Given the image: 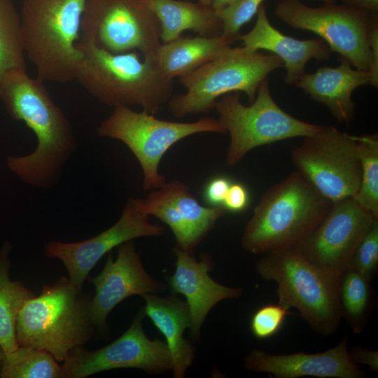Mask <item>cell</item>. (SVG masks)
I'll list each match as a JSON object with an SVG mask.
<instances>
[{
  "label": "cell",
  "instance_id": "d6a6232c",
  "mask_svg": "<svg viewBox=\"0 0 378 378\" xmlns=\"http://www.w3.org/2000/svg\"><path fill=\"white\" fill-rule=\"evenodd\" d=\"M232 182L223 176L212 178L206 184L203 190V198L211 206L223 205Z\"/></svg>",
  "mask_w": 378,
  "mask_h": 378
},
{
  "label": "cell",
  "instance_id": "484cf974",
  "mask_svg": "<svg viewBox=\"0 0 378 378\" xmlns=\"http://www.w3.org/2000/svg\"><path fill=\"white\" fill-rule=\"evenodd\" d=\"M370 279L352 268L342 275L339 295L342 311L353 331L360 333L368 321L372 300Z\"/></svg>",
  "mask_w": 378,
  "mask_h": 378
},
{
  "label": "cell",
  "instance_id": "ab89813d",
  "mask_svg": "<svg viewBox=\"0 0 378 378\" xmlns=\"http://www.w3.org/2000/svg\"><path fill=\"white\" fill-rule=\"evenodd\" d=\"M199 2L206 5H211L212 0H198Z\"/></svg>",
  "mask_w": 378,
  "mask_h": 378
},
{
  "label": "cell",
  "instance_id": "7a4b0ae2",
  "mask_svg": "<svg viewBox=\"0 0 378 378\" xmlns=\"http://www.w3.org/2000/svg\"><path fill=\"white\" fill-rule=\"evenodd\" d=\"M78 46L82 59L75 80L102 104L139 106L155 115L172 97L174 80L163 74L156 57L138 51L112 53L83 39Z\"/></svg>",
  "mask_w": 378,
  "mask_h": 378
},
{
  "label": "cell",
  "instance_id": "9a60e30c",
  "mask_svg": "<svg viewBox=\"0 0 378 378\" xmlns=\"http://www.w3.org/2000/svg\"><path fill=\"white\" fill-rule=\"evenodd\" d=\"M164 227L151 223L139 208V200L130 197L118 220L94 237L76 242L50 241L44 247L46 256L59 259L65 266L69 279L82 290L85 280L98 261L121 244L140 237L163 234Z\"/></svg>",
  "mask_w": 378,
  "mask_h": 378
},
{
  "label": "cell",
  "instance_id": "ffe728a7",
  "mask_svg": "<svg viewBox=\"0 0 378 378\" xmlns=\"http://www.w3.org/2000/svg\"><path fill=\"white\" fill-rule=\"evenodd\" d=\"M256 15L253 27L246 34H240L238 40L250 50H265L278 56L286 70V84H295L305 74V66L310 59H330L332 52L322 39L300 40L274 27L268 19L265 4L260 6Z\"/></svg>",
  "mask_w": 378,
  "mask_h": 378
},
{
  "label": "cell",
  "instance_id": "8992f818",
  "mask_svg": "<svg viewBox=\"0 0 378 378\" xmlns=\"http://www.w3.org/2000/svg\"><path fill=\"white\" fill-rule=\"evenodd\" d=\"M255 270L263 280L276 283L278 303L297 309L315 332L330 336L337 330L342 274L313 264L298 248L264 255Z\"/></svg>",
  "mask_w": 378,
  "mask_h": 378
},
{
  "label": "cell",
  "instance_id": "8d00e7d4",
  "mask_svg": "<svg viewBox=\"0 0 378 378\" xmlns=\"http://www.w3.org/2000/svg\"><path fill=\"white\" fill-rule=\"evenodd\" d=\"M342 4L358 7L372 13H378V0H340Z\"/></svg>",
  "mask_w": 378,
  "mask_h": 378
},
{
  "label": "cell",
  "instance_id": "4dcf8cb0",
  "mask_svg": "<svg viewBox=\"0 0 378 378\" xmlns=\"http://www.w3.org/2000/svg\"><path fill=\"white\" fill-rule=\"evenodd\" d=\"M289 314L288 309L279 303L262 306L251 316V332L258 339L271 337L281 329Z\"/></svg>",
  "mask_w": 378,
  "mask_h": 378
},
{
  "label": "cell",
  "instance_id": "74e56055",
  "mask_svg": "<svg viewBox=\"0 0 378 378\" xmlns=\"http://www.w3.org/2000/svg\"><path fill=\"white\" fill-rule=\"evenodd\" d=\"M234 1L235 0H212L211 5L217 11H218L225 8Z\"/></svg>",
  "mask_w": 378,
  "mask_h": 378
},
{
  "label": "cell",
  "instance_id": "30bf717a",
  "mask_svg": "<svg viewBox=\"0 0 378 378\" xmlns=\"http://www.w3.org/2000/svg\"><path fill=\"white\" fill-rule=\"evenodd\" d=\"M274 13L289 27L319 36L332 52L355 69L370 70L372 56L368 30L378 13L335 1L312 7L300 0H280Z\"/></svg>",
  "mask_w": 378,
  "mask_h": 378
},
{
  "label": "cell",
  "instance_id": "3957f363",
  "mask_svg": "<svg viewBox=\"0 0 378 378\" xmlns=\"http://www.w3.org/2000/svg\"><path fill=\"white\" fill-rule=\"evenodd\" d=\"M332 204L296 170L262 195L244 227L241 246L262 255L298 248Z\"/></svg>",
  "mask_w": 378,
  "mask_h": 378
},
{
  "label": "cell",
  "instance_id": "44dd1931",
  "mask_svg": "<svg viewBox=\"0 0 378 378\" xmlns=\"http://www.w3.org/2000/svg\"><path fill=\"white\" fill-rule=\"evenodd\" d=\"M339 60L338 66L321 67L312 74H304L295 85L311 99L326 106L339 122L348 123L355 116L353 92L370 84L371 78L368 71L352 68L344 59Z\"/></svg>",
  "mask_w": 378,
  "mask_h": 378
},
{
  "label": "cell",
  "instance_id": "7402d4cb",
  "mask_svg": "<svg viewBox=\"0 0 378 378\" xmlns=\"http://www.w3.org/2000/svg\"><path fill=\"white\" fill-rule=\"evenodd\" d=\"M144 312L161 332L168 346L172 360L173 377L183 378L195 358V346L184 337L190 328V314L186 301L170 295L160 297L146 294Z\"/></svg>",
  "mask_w": 378,
  "mask_h": 378
},
{
  "label": "cell",
  "instance_id": "f35d334b",
  "mask_svg": "<svg viewBox=\"0 0 378 378\" xmlns=\"http://www.w3.org/2000/svg\"><path fill=\"white\" fill-rule=\"evenodd\" d=\"M5 351L3 349V347L1 346V345L0 344V372H1V364H2V361H3V358L4 357V355H5Z\"/></svg>",
  "mask_w": 378,
  "mask_h": 378
},
{
  "label": "cell",
  "instance_id": "e0dca14e",
  "mask_svg": "<svg viewBox=\"0 0 378 378\" xmlns=\"http://www.w3.org/2000/svg\"><path fill=\"white\" fill-rule=\"evenodd\" d=\"M114 260L109 253L102 272L90 277L95 293L90 301V316L99 331L107 330L106 319L115 307L134 295L158 294L164 289L162 283L145 270L134 240L117 246Z\"/></svg>",
  "mask_w": 378,
  "mask_h": 378
},
{
  "label": "cell",
  "instance_id": "83f0119b",
  "mask_svg": "<svg viewBox=\"0 0 378 378\" xmlns=\"http://www.w3.org/2000/svg\"><path fill=\"white\" fill-rule=\"evenodd\" d=\"M21 19L12 0H0V81L15 69H27Z\"/></svg>",
  "mask_w": 378,
  "mask_h": 378
},
{
  "label": "cell",
  "instance_id": "4316f807",
  "mask_svg": "<svg viewBox=\"0 0 378 378\" xmlns=\"http://www.w3.org/2000/svg\"><path fill=\"white\" fill-rule=\"evenodd\" d=\"M2 378H63L62 367L49 352L34 347H18L5 354Z\"/></svg>",
  "mask_w": 378,
  "mask_h": 378
},
{
  "label": "cell",
  "instance_id": "5b68a950",
  "mask_svg": "<svg viewBox=\"0 0 378 378\" xmlns=\"http://www.w3.org/2000/svg\"><path fill=\"white\" fill-rule=\"evenodd\" d=\"M86 1L22 0L24 52L43 82L75 80L82 59L78 42Z\"/></svg>",
  "mask_w": 378,
  "mask_h": 378
},
{
  "label": "cell",
  "instance_id": "7c38bea8",
  "mask_svg": "<svg viewBox=\"0 0 378 378\" xmlns=\"http://www.w3.org/2000/svg\"><path fill=\"white\" fill-rule=\"evenodd\" d=\"M293 163L323 196L333 203L354 197L361 169L356 136L332 125H321L291 150Z\"/></svg>",
  "mask_w": 378,
  "mask_h": 378
},
{
  "label": "cell",
  "instance_id": "52a82bcc",
  "mask_svg": "<svg viewBox=\"0 0 378 378\" xmlns=\"http://www.w3.org/2000/svg\"><path fill=\"white\" fill-rule=\"evenodd\" d=\"M283 66L276 55L263 54L244 46L230 47L223 53L179 77L184 94L172 95L168 102L172 114L178 118L206 113L217 99L228 93L242 92L250 103L270 73Z\"/></svg>",
  "mask_w": 378,
  "mask_h": 378
},
{
  "label": "cell",
  "instance_id": "5bb4252c",
  "mask_svg": "<svg viewBox=\"0 0 378 378\" xmlns=\"http://www.w3.org/2000/svg\"><path fill=\"white\" fill-rule=\"evenodd\" d=\"M377 220L352 197L342 199L298 248L313 264L342 274L351 268L357 247Z\"/></svg>",
  "mask_w": 378,
  "mask_h": 378
},
{
  "label": "cell",
  "instance_id": "cb8c5ba5",
  "mask_svg": "<svg viewBox=\"0 0 378 378\" xmlns=\"http://www.w3.org/2000/svg\"><path fill=\"white\" fill-rule=\"evenodd\" d=\"M230 47L231 44L223 35L181 36L162 43L156 53V60L163 74L174 80L214 59Z\"/></svg>",
  "mask_w": 378,
  "mask_h": 378
},
{
  "label": "cell",
  "instance_id": "2e32d148",
  "mask_svg": "<svg viewBox=\"0 0 378 378\" xmlns=\"http://www.w3.org/2000/svg\"><path fill=\"white\" fill-rule=\"evenodd\" d=\"M140 209L167 225L177 246L191 253L227 212L224 206H204L186 183L174 179L138 198Z\"/></svg>",
  "mask_w": 378,
  "mask_h": 378
},
{
  "label": "cell",
  "instance_id": "8fae6325",
  "mask_svg": "<svg viewBox=\"0 0 378 378\" xmlns=\"http://www.w3.org/2000/svg\"><path fill=\"white\" fill-rule=\"evenodd\" d=\"M160 23L152 0H87L80 39L112 53L138 51L156 57Z\"/></svg>",
  "mask_w": 378,
  "mask_h": 378
},
{
  "label": "cell",
  "instance_id": "836d02e7",
  "mask_svg": "<svg viewBox=\"0 0 378 378\" xmlns=\"http://www.w3.org/2000/svg\"><path fill=\"white\" fill-rule=\"evenodd\" d=\"M249 202V194L246 188L239 183H232L223 206L227 211L241 212L246 209Z\"/></svg>",
  "mask_w": 378,
  "mask_h": 378
},
{
  "label": "cell",
  "instance_id": "ba28073f",
  "mask_svg": "<svg viewBox=\"0 0 378 378\" xmlns=\"http://www.w3.org/2000/svg\"><path fill=\"white\" fill-rule=\"evenodd\" d=\"M205 132L225 134L226 131L215 118L175 122L157 118L143 110L135 111L127 106L113 107L97 128L98 135L121 141L134 154L141 168L145 190L158 188L166 181L159 167L172 146L189 136Z\"/></svg>",
  "mask_w": 378,
  "mask_h": 378
},
{
  "label": "cell",
  "instance_id": "9c48e42d",
  "mask_svg": "<svg viewBox=\"0 0 378 378\" xmlns=\"http://www.w3.org/2000/svg\"><path fill=\"white\" fill-rule=\"evenodd\" d=\"M218 120L229 134L226 162L234 166L253 148L274 142L305 137L316 132L321 125L299 120L284 111L274 100L267 79L260 85L249 106L240 101L238 92L222 96L215 107Z\"/></svg>",
  "mask_w": 378,
  "mask_h": 378
},
{
  "label": "cell",
  "instance_id": "d6986e66",
  "mask_svg": "<svg viewBox=\"0 0 378 378\" xmlns=\"http://www.w3.org/2000/svg\"><path fill=\"white\" fill-rule=\"evenodd\" d=\"M349 337L328 351L315 354L296 352L290 354H272L253 349L246 356L247 370L266 372L278 378L315 377L320 378H360V368L348 351Z\"/></svg>",
  "mask_w": 378,
  "mask_h": 378
},
{
  "label": "cell",
  "instance_id": "f546056e",
  "mask_svg": "<svg viewBox=\"0 0 378 378\" xmlns=\"http://www.w3.org/2000/svg\"><path fill=\"white\" fill-rule=\"evenodd\" d=\"M265 0H235L217 11L222 22V34L232 45L238 40L241 28L256 15Z\"/></svg>",
  "mask_w": 378,
  "mask_h": 378
},
{
  "label": "cell",
  "instance_id": "6da1fadb",
  "mask_svg": "<svg viewBox=\"0 0 378 378\" xmlns=\"http://www.w3.org/2000/svg\"><path fill=\"white\" fill-rule=\"evenodd\" d=\"M0 100L8 114L34 134L36 146L29 154L7 155L8 169L24 183L49 190L77 149L72 125L39 78L24 69L6 72L0 81Z\"/></svg>",
  "mask_w": 378,
  "mask_h": 378
},
{
  "label": "cell",
  "instance_id": "4fadbf2b",
  "mask_svg": "<svg viewBox=\"0 0 378 378\" xmlns=\"http://www.w3.org/2000/svg\"><path fill=\"white\" fill-rule=\"evenodd\" d=\"M144 316L141 309L123 334L97 350L83 346L74 350L62 365L63 378H84L120 368L139 369L150 374L172 371L168 346L164 340L148 337L142 327Z\"/></svg>",
  "mask_w": 378,
  "mask_h": 378
},
{
  "label": "cell",
  "instance_id": "d4e9b609",
  "mask_svg": "<svg viewBox=\"0 0 378 378\" xmlns=\"http://www.w3.org/2000/svg\"><path fill=\"white\" fill-rule=\"evenodd\" d=\"M10 249L8 241L0 248V344L6 354L19 347L16 340L17 318L25 302L35 296L22 282L10 279Z\"/></svg>",
  "mask_w": 378,
  "mask_h": 378
},
{
  "label": "cell",
  "instance_id": "277c9868",
  "mask_svg": "<svg viewBox=\"0 0 378 378\" xmlns=\"http://www.w3.org/2000/svg\"><path fill=\"white\" fill-rule=\"evenodd\" d=\"M90 295L83 294L66 276L46 285L41 294L25 302L19 312L16 340L19 347H34L64 361L93 336Z\"/></svg>",
  "mask_w": 378,
  "mask_h": 378
},
{
  "label": "cell",
  "instance_id": "ac0fdd59",
  "mask_svg": "<svg viewBox=\"0 0 378 378\" xmlns=\"http://www.w3.org/2000/svg\"><path fill=\"white\" fill-rule=\"evenodd\" d=\"M175 271L170 276L169 285L174 293L183 295L190 314L191 337L198 341L202 325L211 309L226 299L239 298L241 287H229L214 281L209 274L214 267L209 255L203 253L198 260L192 253L176 246Z\"/></svg>",
  "mask_w": 378,
  "mask_h": 378
},
{
  "label": "cell",
  "instance_id": "d590c367",
  "mask_svg": "<svg viewBox=\"0 0 378 378\" xmlns=\"http://www.w3.org/2000/svg\"><path fill=\"white\" fill-rule=\"evenodd\" d=\"M350 356L356 363H362L369 366L372 370L378 369L377 351H369L360 347H355L349 352Z\"/></svg>",
  "mask_w": 378,
  "mask_h": 378
},
{
  "label": "cell",
  "instance_id": "e575fe53",
  "mask_svg": "<svg viewBox=\"0 0 378 378\" xmlns=\"http://www.w3.org/2000/svg\"><path fill=\"white\" fill-rule=\"evenodd\" d=\"M368 44L372 52V64L368 73L370 76V85L378 87V18L374 20L368 30Z\"/></svg>",
  "mask_w": 378,
  "mask_h": 378
},
{
  "label": "cell",
  "instance_id": "60d3db41",
  "mask_svg": "<svg viewBox=\"0 0 378 378\" xmlns=\"http://www.w3.org/2000/svg\"><path fill=\"white\" fill-rule=\"evenodd\" d=\"M318 1H321L324 3H328V2H335V0H318Z\"/></svg>",
  "mask_w": 378,
  "mask_h": 378
},
{
  "label": "cell",
  "instance_id": "603a6c76",
  "mask_svg": "<svg viewBox=\"0 0 378 378\" xmlns=\"http://www.w3.org/2000/svg\"><path fill=\"white\" fill-rule=\"evenodd\" d=\"M161 28L162 43L173 41L187 30L199 36L214 37L222 34V22L212 5L181 0H152Z\"/></svg>",
  "mask_w": 378,
  "mask_h": 378
},
{
  "label": "cell",
  "instance_id": "1f68e13d",
  "mask_svg": "<svg viewBox=\"0 0 378 378\" xmlns=\"http://www.w3.org/2000/svg\"><path fill=\"white\" fill-rule=\"evenodd\" d=\"M378 266V220L357 247L351 268L371 280Z\"/></svg>",
  "mask_w": 378,
  "mask_h": 378
},
{
  "label": "cell",
  "instance_id": "f1b7e54d",
  "mask_svg": "<svg viewBox=\"0 0 378 378\" xmlns=\"http://www.w3.org/2000/svg\"><path fill=\"white\" fill-rule=\"evenodd\" d=\"M360 160V183L354 200L378 218V136H356Z\"/></svg>",
  "mask_w": 378,
  "mask_h": 378
}]
</instances>
